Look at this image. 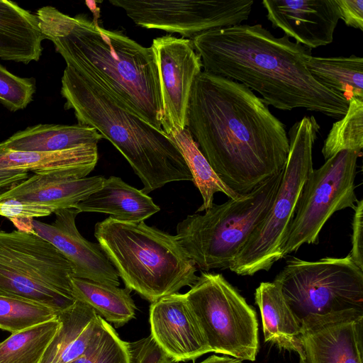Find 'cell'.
<instances>
[{"label":"cell","mask_w":363,"mask_h":363,"mask_svg":"<svg viewBox=\"0 0 363 363\" xmlns=\"http://www.w3.org/2000/svg\"><path fill=\"white\" fill-rule=\"evenodd\" d=\"M74 208L79 213H106L118 220L131 223L145 221L160 211L150 196L115 176L106 178L99 189Z\"/></svg>","instance_id":"obj_19"},{"label":"cell","mask_w":363,"mask_h":363,"mask_svg":"<svg viewBox=\"0 0 363 363\" xmlns=\"http://www.w3.org/2000/svg\"><path fill=\"white\" fill-rule=\"evenodd\" d=\"M35 91L33 79L22 78L9 72L0 63V103L11 111L24 109Z\"/></svg>","instance_id":"obj_31"},{"label":"cell","mask_w":363,"mask_h":363,"mask_svg":"<svg viewBox=\"0 0 363 363\" xmlns=\"http://www.w3.org/2000/svg\"><path fill=\"white\" fill-rule=\"evenodd\" d=\"M57 314L43 304L0 296V329L11 334L53 320Z\"/></svg>","instance_id":"obj_30"},{"label":"cell","mask_w":363,"mask_h":363,"mask_svg":"<svg viewBox=\"0 0 363 363\" xmlns=\"http://www.w3.org/2000/svg\"><path fill=\"white\" fill-rule=\"evenodd\" d=\"M94 236L130 291L152 303L192 286L194 262L176 235L147 225L108 217L96 223Z\"/></svg>","instance_id":"obj_5"},{"label":"cell","mask_w":363,"mask_h":363,"mask_svg":"<svg viewBox=\"0 0 363 363\" xmlns=\"http://www.w3.org/2000/svg\"><path fill=\"white\" fill-rule=\"evenodd\" d=\"M340 18L350 27L363 30V0H336Z\"/></svg>","instance_id":"obj_36"},{"label":"cell","mask_w":363,"mask_h":363,"mask_svg":"<svg viewBox=\"0 0 363 363\" xmlns=\"http://www.w3.org/2000/svg\"><path fill=\"white\" fill-rule=\"evenodd\" d=\"M274 28L311 50L330 44L340 19L336 0H264Z\"/></svg>","instance_id":"obj_17"},{"label":"cell","mask_w":363,"mask_h":363,"mask_svg":"<svg viewBox=\"0 0 363 363\" xmlns=\"http://www.w3.org/2000/svg\"><path fill=\"white\" fill-rule=\"evenodd\" d=\"M204 71L238 82L282 111L302 108L340 119L349 101L318 82L306 62L311 50L262 25L214 29L191 39Z\"/></svg>","instance_id":"obj_2"},{"label":"cell","mask_w":363,"mask_h":363,"mask_svg":"<svg viewBox=\"0 0 363 363\" xmlns=\"http://www.w3.org/2000/svg\"><path fill=\"white\" fill-rule=\"evenodd\" d=\"M160 82L162 102V129L167 133L183 130L187 125V111L191 88L203 65L191 40L172 35L152 40Z\"/></svg>","instance_id":"obj_13"},{"label":"cell","mask_w":363,"mask_h":363,"mask_svg":"<svg viewBox=\"0 0 363 363\" xmlns=\"http://www.w3.org/2000/svg\"><path fill=\"white\" fill-rule=\"evenodd\" d=\"M102 135L94 128L80 125L38 124L0 143L6 152H46L81 145H98Z\"/></svg>","instance_id":"obj_21"},{"label":"cell","mask_w":363,"mask_h":363,"mask_svg":"<svg viewBox=\"0 0 363 363\" xmlns=\"http://www.w3.org/2000/svg\"><path fill=\"white\" fill-rule=\"evenodd\" d=\"M168 135L179 149L191 173L193 182L201 195L203 203L196 213L210 208L216 193L221 192L233 199L243 196L231 190L219 179L186 128L183 130H173Z\"/></svg>","instance_id":"obj_27"},{"label":"cell","mask_w":363,"mask_h":363,"mask_svg":"<svg viewBox=\"0 0 363 363\" xmlns=\"http://www.w3.org/2000/svg\"><path fill=\"white\" fill-rule=\"evenodd\" d=\"M54 212L55 210L48 206L11 199L0 200V216L9 219L43 217Z\"/></svg>","instance_id":"obj_34"},{"label":"cell","mask_w":363,"mask_h":363,"mask_svg":"<svg viewBox=\"0 0 363 363\" xmlns=\"http://www.w3.org/2000/svg\"><path fill=\"white\" fill-rule=\"evenodd\" d=\"M105 177L101 175L67 178L33 174L19 184L0 193V200L16 199L48 206L56 210L74 206L99 189Z\"/></svg>","instance_id":"obj_18"},{"label":"cell","mask_w":363,"mask_h":363,"mask_svg":"<svg viewBox=\"0 0 363 363\" xmlns=\"http://www.w3.org/2000/svg\"><path fill=\"white\" fill-rule=\"evenodd\" d=\"M301 323L309 316L363 311V270L345 257H291L273 281Z\"/></svg>","instance_id":"obj_9"},{"label":"cell","mask_w":363,"mask_h":363,"mask_svg":"<svg viewBox=\"0 0 363 363\" xmlns=\"http://www.w3.org/2000/svg\"><path fill=\"white\" fill-rule=\"evenodd\" d=\"M301 329L299 363H363V311L309 316Z\"/></svg>","instance_id":"obj_14"},{"label":"cell","mask_w":363,"mask_h":363,"mask_svg":"<svg viewBox=\"0 0 363 363\" xmlns=\"http://www.w3.org/2000/svg\"><path fill=\"white\" fill-rule=\"evenodd\" d=\"M33 218H17L10 219L17 227L18 230L35 233L32 225Z\"/></svg>","instance_id":"obj_40"},{"label":"cell","mask_w":363,"mask_h":363,"mask_svg":"<svg viewBox=\"0 0 363 363\" xmlns=\"http://www.w3.org/2000/svg\"><path fill=\"white\" fill-rule=\"evenodd\" d=\"M65 107L80 125L96 129L122 154L141 180L145 194L174 182L191 181L176 143L121 100L98 76L66 65L61 79Z\"/></svg>","instance_id":"obj_4"},{"label":"cell","mask_w":363,"mask_h":363,"mask_svg":"<svg viewBox=\"0 0 363 363\" xmlns=\"http://www.w3.org/2000/svg\"><path fill=\"white\" fill-rule=\"evenodd\" d=\"M6 164L33 174L83 178L94 170L99 159L97 145L46 152H6Z\"/></svg>","instance_id":"obj_22"},{"label":"cell","mask_w":363,"mask_h":363,"mask_svg":"<svg viewBox=\"0 0 363 363\" xmlns=\"http://www.w3.org/2000/svg\"><path fill=\"white\" fill-rule=\"evenodd\" d=\"M57 315L60 322L58 363H69L86 352L101 333L104 318L78 300Z\"/></svg>","instance_id":"obj_25"},{"label":"cell","mask_w":363,"mask_h":363,"mask_svg":"<svg viewBox=\"0 0 363 363\" xmlns=\"http://www.w3.org/2000/svg\"><path fill=\"white\" fill-rule=\"evenodd\" d=\"M72 296L116 328L124 325L135 315V305L128 289L72 277Z\"/></svg>","instance_id":"obj_24"},{"label":"cell","mask_w":363,"mask_h":363,"mask_svg":"<svg viewBox=\"0 0 363 363\" xmlns=\"http://www.w3.org/2000/svg\"><path fill=\"white\" fill-rule=\"evenodd\" d=\"M151 335L174 361H194L213 352L184 294H173L151 303Z\"/></svg>","instance_id":"obj_16"},{"label":"cell","mask_w":363,"mask_h":363,"mask_svg":"<svg viewBox=\"0 0 363 363\" xmlns=\"http://www.w3.org/2000/svg\"><path fill=\"white\" fill-rule=\"evenodd\" d=\"M255 299L262 317L264 342L279 349L302 353L301 323L286 302L278 284L261 282L256 289Z\"/></svg>","instance_id":"obj_23"},{"label":"cell","mask_w":363,"mask_h":363,"mask_svg":"<svg viewBox=\"0 0 363 363\" xmlns=\"http://www.w3.org/2000/svg\"><path fill=\"white\" fill-rule=\"evenodd\" d=\"M94 363H128L125 342L106 320L103 345Z\"/></svg>","instance_id":"obj_33"},{"label":"cell","mask_w":363,"mask_h":363,"mask_svg":"<svg viewBox=\"0 0 363 363\" xmlns=\"http://www.w3.org/2000/svg\"><path fill=\"white\" fill-rule=\"evenodd\" d=\"M104 319L103 320V328L101 333L98 335L88 350L82 356L69 363H94L97 359L104 338Z\"/></svg>","instance_id":"obj_38"},{"label":"cell","mask_w":363,"mask_h":363,"mask_svg":"<svg viewBox=\"0 0 363 363\" xmlns=\"http://www.w3.org/2000/svg\"><path fill=\"white\" fill-rule=\"evenodd\" d=\"M35 14L45 38L67 66L98 76L142 118L162 130L160 82L151 46L106 30L84 14L72 17L51 6Z\"/></svg>","instance_id":"obj_3"},{"label":"cell","mask_w":363,"mask_h":363,"mask_svg":"<svg viewBox=\"0 0 363 363\" xmlns=\"http://www.w3.org/2000/svg\"><path fill=\"white\" fill-rule=\"evenodd\" d=\"M136 25L179 33L191 40L204 32L241 24L253 0H111Z\"/></svg>","instance_id":"obj_12"},{"label":"cell","mask_w":363,"mask_h":363,"mask_svg":"<svg viewBox=\"0 0 363 363\" xmlns=\"http://www.w3.org/2000/svg\"><path fill=\"white\" fill-rule=\"evenodd\" d=\"M46 39L37 16L16 3L0 0V58L28 64L41 57Z\"/></svg>","instance_id":"obj_20"},{"label":"cell","mask_w":363,"mask_h":363,"mask_svg":"<svg viewBox=\"0 0 363 363\" xmlns=\"http://www.w3.org/2000/svg\"><path fill=\"white\" fill-rule=\"evenodd\" d=\"M184 294L213 352L242 362L256 359V312L221 274L202 272Z\"/></svg>","instance_id":"obj_10"},{"label":"cell","mask_w":363,"mask_h":363,"mask_svg":"<svg viewBox=\"0 0 363 363\" xmlns=\"http://www.w3.org/2000/svg\"><path fill=\"white\" fill-rule=\"evenodd\" d=\"M199 363H242V361L226 355L213 354Z\"/></svg>","instance_id":"obj_41"},{"label":"cell","mask_w":363,"mask_h":363,"mask_svg":"<svg viewBox=\"0 0 363 363\" xmlns=\"http://www.w3.org/2000/svg\"><path fill=\"white\" fill-rule=\"evenodd\" d=\"M128 363H179L169 357L150 335L125 342Z\"/></svg>","instance_id":"obj_32"},{"label":"cell","mask_w":363,"mask_h":363,"mask_svg":"<svg viewBox=\"0 0 363 363\" xmlns=\"http://www.w3.org/2000/svg\"><path fill=\"white\" fill-rule=\"evenodd\" d=\"M363 148V99L349 101L345 116L333 124L322 148L325 160L342 150L362 153Z\"/></svg>","instance_id":"obj_29"},{"label":"cell","mask_w":363,"mask_h":363,"mask_svg":"<svg viewBox=\"0 0 363 363\" xmlns=\"http://www.w3.org/2000/svg\"><path fill=\"white\" fill-rule=\"evenodd\" d=\"M60 327L57 318L12 333L0 343V363H40Z\"/></svg>","instance_id":"obj_28"},{"label":"cell","mask_w":363,"mask_h":363,"mask_svg":"<svg viewBox=\"0 0 363 363\" xmlns=\"http://www.w3.org/2000/svg\"><path fill=\"white\" fill-rule=\"evenodd\" d=\"M282 171L238 199L213 204L203 214L188 215L176 237L199 269L230 268L275 199Z\"/></svg>","instance_id":"obj_6"},{"label":"cell","mask_w":363,"mask_h":363,"mask_svg":"<svg viewBox=\"0 0 363 363\" xmlns=\"http://www.w3.org/2000/svg\"><path fill=\"white\" fill-rule=\"evenodd\" d=\"M60 350V338L57 333L50 342L40 363H58Z\"/></svg>","instance_id":"obj_39"},{"label":"cell","mask_w":363,"mask_h":363,"mask_svg":"<svg viewBox=\"0 0 363 363\" xmlns=\"http://www.w3.org/2000/svg\"><path fill=\"white\" fill-rule=\"evenodd\" d=\"M362 153L342 150L313 169L302 189L283 241L282 258L303 244H317L320 230L336 211L354 208L358 201L354 180Z\"/></svg>","instance_id":"obj_11"},{"label":"cell","mask_w":363,"mask_h":363,"mask_svg":"<svg viewBox=\"0 0 363 363\" xmlns=\"http://www.w3.org/2000/svg\"><path fill=\"white\" fill-rule=\"evenodd\" d=\"M306 67L311 74L325 86L344 96L363 99V58L310 56Z\"/></svg>","instance_id":"obj_26"},{"label":"cell","mask_w":363,"mask_h":363,"mask_svg":"<svg viewBox=\"0 0 363 363\" xmlns=\"http://www.w3.org/2000/svg\"><path fill=\"white\" fill-rule=\"evenodd\" d=\"M352 220V249L349 256L363 270V200H358L354 208Z\"/></svg>","instance_id":"obj_35"},{"label":"cell","mask_w":363,"mask_h":363,"mask_svg":"<svg viewBox=\"0 0 363 363\" xmlns=\"http://www.w3.org/2000/svg\"><path fill=\"white\" fill-rule=\"evenodd\" d=\"M186 118L199 150L235 193L247 194L283 170L289 151L286 126L245 85L202 71Z\"/></svg>","instance_id":"obj_1"},{"label":"cell","mask_w":363,"mask_h":363,"mask_svg":"<svg viewBox=\"0 0 363 363\" xmlns=\"http://www.w3.org/2000/svg\"><path fill=\"white\" fill-rule=\"evenodd\" d=\"M5 151L0 150V191L19 184L30 177L29 172L9 167L4 158Z\"/></svg>","instance_id":"obj_37"},{"label":"cell","mask_w":363,"mask_h":363,"mask_svg":"<svg viewBox=\"0 0 363 363\" xmlns=\"http://www.w3.org/2000/svg\"><path fill=\"white\" fill-rule=\"evenodd\" d=\"M320 128L311 116L303 117L289 129V151L272 206L237 255L230 271L253 275L269 270L282 258L283 241L303 185L313 169V148Z\"/></svg>","instance_id":"obj_7"},{"label":"cell","mask_w":363,"mask_h":363,"mask_svg":"<svg viewBox=\"0 0 363 363\" xmlns=\"http://www.w3.org/2000/svg\"><path fill=\"white\" fill-rule=\"evenodd\" d=\"M74 269L35 233L0 230V296L27 300L57 313L71 306Z\"/></svg>","instance_id":"obj_8"},{"label":"cell","mask_w":363,"mask_h":363,"mask_svg":"<svg viewBox=\"0 0 363 363\" xmlns=\"http://www.w3.org/2000/svg\"><path fill=\"white\" fill-rule=\"evenodd\" d=\"M55 219L46 223L33 219L35 234L53 245L71 263L74 277L118 286L119 276L99 243L86 240L76 226L78 211L58 209Z\"/></svg>","instance_id":"obj_15"}]
</instances>
